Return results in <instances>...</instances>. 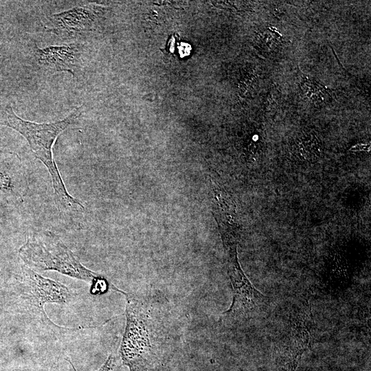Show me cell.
Segmentation results:
<instances>
[{"mask_svg":"<svg viewBox=\"0 0 371 371\" xmlns=\"http://www.w3.org/2000/svg\"><path fill=\"white\" fill-rule=\"evenodd\" d=\"M34 56L43 68L54 73L66 71L76 76L84 66L86 46L76 42L40 48L34 43Z\"/></svg>","mask_w":371,"mask_h":371,"instance_id":"8","label":"cell"},{"mask_svg":"<svg viewBox=\"0 0 371 371\" xmlns=\"http://www.w3.org/2000/svg\"><path fill=\"white\" fill-rule=\"evenodd\" d=\"M82 110L81 105L63 120L38 123L21 118L8 105L0 111V125L12 128L27 140L34 156L47 168L58 201L64 207L83 210L81 202L67 192L53 157V146L57 137L78 121Z\"/></svg>","mask_w":371,"mask_h":371,"instance_id":"2","label":"cell"},{"mask_svg":"<svg viewBox=\"0 0 371 371\" xmlns=\"http://www.w3.org/2000/svg\"><path fill=\"white\" fill-rule=\"evenodd\" d=\"M71 366L73 367L74 371H77L73 365L72 362L67 359ZM117 358L113 353L109 355L103 365L97 371H117Z\"/></svg>","mask_w":371,"mask_h":371,"instance_id":"9","label":"cell"},{"mask_svg":"<svg viewBox=\"0 0 371 371\" xmlns=\"http://www.w3.org/2000/svg\"><path fill=\"white\" fill-rule=\"evenodd\" d=\"M227 255V274L232 289V302L221 319L230 324L246 321L260 312L269 298L251 283L238 260L237 246L224 247Z\"/></svg>","mask_w":371,"mask_h":371,"instance_id":"5","label":"cell"},{"mask_svg":"<svg viewBox=\"0 0 371 371\" xmlns=\"http://www.w3.org/2000/svg\"><path fill=\"white\" fill-rule=\"evenodd\" d=\"M14 186L12 185V178L9 175L0 172V190H12Z\"/></svg>","mask_w":371,"mask_h":371,"instance_id":"10","label":"cell"},{"mask_svg":"<svg viewBox=\"0 0 371 371\" xmlns=\"http://www.w3.org/2000/svg\"><path fill=\"white\" fill-rule=\"evenodd\" d=\"M104 9L93 3L78 5L47 16V32L62 36L87 34L96 30Z\"/></svg>","mask_w":371,"mask_h":371,"instance_id":"7","label":"cell"},{"mask_svg":"<svg viewBox=\"0 0 371 371\" xmlns=\"http://www.w3.org/2000/svg\"><path fill=\"white\" fill-rule=\"evenodd\" d=\"M17 280L16 290L20 305L30 317L48 327L56 333V330H75L80 328H69L60 326L54 323L45 311L47 304H68L76 295L64 284L45 278L25 265L22 267Z\"/></svg>","mask_w":371,"mask_h":371,"instance_id":"4","label":"cell"},{"mask_svg":"<svg viewBox=\"0 0 371 371\" xmlns=\"http://www.w3.org/2000/svg\"><path fill=\"white\" fill-rule=\"evenodd\" d=\"M19 256L26 267L36 272L55 271L89 283L91 295H102L111 288L117 289L104 276L84 266L60 237L49 230L31 233L19 248Z\"/></svg>","mask_w":371,"mask_h":371,"instance_id":"1","label":"cell"},{"mask_svg":"<svg viewBox=\"0 0 371 371\" xmlns=\"http://www.w3.org/2000/svg\"><path fill=\"white\" fill-rule=\"evenodd\" d=\"M126 326L119 353L128 371H150L157 360V333L146 303L124 291Z\"/></svg>","mask_w":371,"mask_h":371,"instance_id":"3","label":"cell"},{"mask_svg":"<svg viewBox=\"0 0 371 371\" xmlns=\"http://www.w3.org/2000/svg\"><path fill=\"white\" fill-rule=\"evenodd\" d=\"M313 315L306 300L290 314L283 335L276 349V370L295 371L311 342Z\"/></svg>","mask_w":371,"mask_h":371,"instance_id":"6","label":"cell"}]
</instances>
